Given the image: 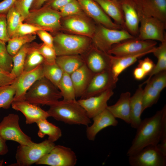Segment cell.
Listing matches in <instances>:
<instances>
[{
  "mask_svg": "<svg viewBox=\"0 0 166 166\" xmlns=\"http://www.w3.org/2000/svg\"><path fill=\"white\" fill-rule=\"evenodd\" d=\"M142 94L143 111L151 107L158 101L160 92L153 87L148 83L146 84Z\"/></svg>",
  "mask_w": 166,
  "mask_h": 166,
  "instance_id": "cell-37",
  "label": "cell"
},
{
  "mask_svg": "<svg viewBox=\"0 0 166 166\" xmlns=\"http://www.w3.org/2000/svg\"><path fill=\"white\" fill-rule=\"evenodd\" d=\"M33 0H17L14 7L25 19L29 14L30 8Z\"/></svg>",
  "mask_w": 166,
  "mask_h": 166,
  "instance_id": "cell-44",
  "label": "cell"
},
{
  "mask_svg": "<svg viewBox=\"0 0 166 166\" xmlns=\"http://www.w3.org/2000/svg\"><path fill=\"white\" fill-rule=\"evenodd\" d=\"M128 162L131 166H165L166 155L157 145H150L128 156Z\"/></svg>",
  "mask_w": 166,
  "mask_h": 166,
  "instance_id": "cell-11",
  "label": "cell"
},
{
  "mask_svg": "<svg viewBox=\"0 0 166 166\" xmlns=\"http://www.w3.org/2000/svg\"><path fill=\"white\" fill-rule=\"evenodd\" d=\"M42 66L44 77L57 88L64 73L62 70L56 63L49 64L44 62Z\"/></svg>",
  "mask_w": 166,
  "mask_h": 166,
  "instance_id": "cell-34",
  "label": "cell"
},
{
  "mask_svg": "<svg viewBox=\"0 0 166 166\" xmlns=\"http://www.w3.org/2000/svg\"><path fill=\"white\" fill-rule=\"evenodd\" d=\"M6 141L0 135V155H5L8 152Z\"/></svg>",
  "mask_w": 166,
  "mask_h": 166,
  "instance_id": "cell-52",
  "label": "cell"
},
{
  "mask_svg": "<svg viewBox=\"0 0 166 166\" xmlns=\"http://www.w3.org/2000/svg\"><path fill=\"white\" fill-rule=\"evenodd\" d=\"M157 43L155 41L141 40L135 37L113 45L107 53L116 56L135 55L152 49Z\"/></svg>",
  "mask_w": 166,
  "mask_h": 166,
  "instance_id": "cell-13",
  "label": "cell"
},
{
  "mask_svg": "<svg viewBox=\"0 0 166 166\" xmlns=\"http://www.w3.org/2000/svg\"><path fill=\"white\" fill-rule=\"evenodd\" d=\"M131 97L129 92L122 93L114 104L108 106L107 108L115 118L121 119L129 124L130 121Z\"/></svg>",
  "mask_w": 166,
  "mask_h": 166,
  "instance_id": "cell-24",
  "label": "cell"
},
{
  "mask_svg": "<svg viewBox=\"0 0 166 166\" xmlns=\"http://www.w3.org/2000/svg\"><path fill=\"white\" fill-rule=\"evenodd\" d=\"M135 37L125 30L110 29L97 24L91 39L94 46L107 53L113 45Z\"/></svg>",
  "mask_w": 166,
  "mask_h": 166,
  "instance_id": "cell-7",
  "label": "cell"
},
{
  "mask_svg": "<svg viewBox=\"0 0 166 166\" xmlns=\"http://www.w3.org/2000/svg\"><path fill=\"white\" fill-rule=\"evenodd\" d=\"M48 0H33L30 8V11L40 8Z\"/></svg>",
  "mask_w": 166,
  "mask_h": 166,
  "instance_id": "cell-53",
  "label": "cell"
},
{
  "mask_svg": "<svg viewBox=\"0 0 166 166\" xmlns=\"http://www.w3.org/2000/svg\"><path fill=\"white\" fill-rule=\"evenodd\" d=\"M123 12L126 30L136 37L139 33V13L141 8V0H117Z\"/></svg>",
  "mask_w": 166,
  "mask_h": 166,
  "instance_id": "cell-14",
  "label": "cell"
},
{
  "mask_svg": "<svg viewBox=\"0 0 166 166\" xmlns=\"http://www.w3.org/2000/svg\"><path fill=\"white\" fill-rule=\"evenodd\" d=\"M113 94V89H109L99 95L77 101L91 119L107 109L108 101Z\"/></svg>",
  "mask_w": 166,
  "mask_h": 166,
  "instance_id": "cell-19",
  "label": "cell"
},
{
  "mask_svg": "<svg viewBox=\"0 0 166 166\" xmlns=\"http://www.w3.org/2000/svg\"><path fill=\"white\" fill-rule=\"evenodd\" d=\"M57 88L63 97V100L69 101L76 100L75 89L69 74L64 73Z\"/></svg>",
  "mask_w": 166,
  "mask_h": 166,
  "instance_id": "cell-32",
  "label": "cell"
},
{
  "mask_svg": "<svg viewBox=\"0 0 166 166\" xmlns=\"http://www.w3.org/2000/svg\"><path fill=\"white\" fill-rule=\"evenodd\" d=\"M39 128L38 134L39 137L42 138L45 135L48 136V139L54 142L62 136L60 128L49 122L46 119L41 120L36 123Z\"/></svg>",
  "mask_w": 166,
  "mask_h": 166,
  "instance_id": "cell-30",
  "label": "cell"
},
{
  "mask_svg": "<svg viewBox=\"0 0 166 166\" xmlns=\"http://www.w3.org/2000/svg\"><path fill=\"white\" fill-rule=\"evenodd\" d=\"M44 77L42 64L33 70L23 71L12 84L15 90L14 101L24 100L28 90L37 80Z\"/></svg>",
  "mask_w": 166,
  "mask_h": 166,
  "instance_id": "cell-15",
  "label": "cell"
},
{
  "mask_svg": "<svg viewBox=\"0 0 166 166\" xmlns=\"http://www.w3.org/2000/svg\"><path fill=\"white\" fill-rule=\"evenodd\" d=\"M139 14L140 26L136 37L137 38L143 40L158 41L161 42L166 40V23L157 18L144 14L141 10Z\"/></svg>",
  "mask_w": 166,
  "mask_h": 166,
  "instance_id": "cell-8",
  "label": "cell"
},
{
  "mask_svg": "<svg viewBox=\"0 0 166 166\" xmlns=\"http://www.w3.org/2000/svg\"><path fill=\"white\" fill-rule=\"evenodd\" d=\"M36 49L43 57L44 62L52 64L56 63L57 55L53 47L43 43L36 44Z\"/></svg>",
  "mask_w": 166,
  "mask_h": 166,
  "instance_id": "cell-40",
  "label": "cell"
},
{
  "mask_svg": "<svg viewBox=\"0 0 166 166\" xmlns=\"http://www.w3.org/2000/svg\"><path fill=\"white\" fill-rule=\"evenodd\" d=\"M15 90L11 84L0 87V109H8L14 101Z\"/></svg>",
  "mask_w": 166,
  "mask_h": 166,
  "instance_id": "cell-38",
  "label": "cell"
},
{
  "mask_svg": "<svg viewBox=\"0 0 166 166\" xmlns=\"http://www.w3.org/2000/svg\"><path fill=\"white\" fill-rule=\"evenodd\" d=\"M6 18L8 32L11 38L19 25L24 22V19L16 10L14 6L6 14Z\"/></svg>",
  "mask_w": 166,
  "mask_h": 166,
  "instance_id": "cell-36",
  "label": "cell"
},
{
  "mask_svg": "<svg viewBox=\"0 0 166 166\" xmlns=\"http://www.w3.org/2000/svg\"><path fill=\"white\" fill-rule=\"evenodd\" d=\"M82 56L85 64L94 74L110 69V54L99 50L93 44Z\"/></svg>",
  "mask_w": 166,
  "mask_h": 166,
  "instance_id": "cell-18",
  "label": "cell"
},
{
  "mask_svg": "<svg viewBox=\"0 0 166 166\" xmlns=\"http://www.w3.org/2000/svg\"><path fill=\"white\" fill-rule=\"evenodd\" d=\"M35 34H29L10 38L6 46L9 53L12 57L14 56L23 45L34 40L36 38Z\"/></svg>",
  "mask_w": 166,
  "mask_h": 166,
  "instance_id": "cell-35",
  "label": "cell"
},
{
  "mask_svg": "<svg viewBox=\"0 0 166 166\" xmlns=\"http://www.w3.org/2000/svg\"><path fill=\"white\" fill-rule=\"evenodd\" d=\"M155 64L153 61L148 57H146L143 60L138 61L137 66L141 68L148 75L153 69Z\"/></svg>",
  "mask_w": 166,
  "mask_h": 166,
  "instance_id": "cell-47",
  "label": "cell"
},
{
  "mask_svg": "<svg viewBox=\"0 0 166 166\" xmlns=\"http://www.w3.org/2000/svg\"><path fill=\"white\" fill-rule=\"evenodd\" d=\"M73 0H48L43 5H46L54 10L59 9Z\"/></svg>",
  "mask_w": 166,
  "mask_h": 166,
  "instance_id": "cell-49",
  "label": "cell"
},
{
  "mask_svg": "<svg viewBox=\"0 0 166 166\" xmlns=\"http://www.w3.org/2000/svg\"><path fill=\"white\" fill-rule=\"evenodd\" d=\"M16 78L11 73L0 69V87L12 84Z\"/></svg>",
  "mask_w": 166,
  "mask_h": 166,
  "instance_id": "cell-46",
  "label": "cell"
},
{
  "mask_svg": "<svg viewBox=\"0 0 166 166\" xmlns=\"http://www.w3.org/2000/svg\"><path fill=\"white\" fill-rule=\"evenodd\" d=\"M84 13L97 24L107 28L123 29L120 25L113 22L94 0H77Z\"/></svg>",
  "mask_w": 166,
  "mask_h": 166,
  "instance_id": "cell-17",
  "label": "cell"
},
{
  "mask_svg": "<svg viewBox=\"0 0 166 166\" xmlns=\"http://www.w3.org/2000/svg\"><path fill=\"white\" fill-rule=\"evenodd\" d=\"M41 30L44 29L31 24L22 22L19 25L12 38L29 34H36L37 31Z\"/></svg>",
  "mask_w": 166,
  "mask_h": 166,
  "instance_id": "cell-43",
  "label": "cell"
},
{
  "mask_svg": "<svg viewBox=\"0 0 166 166\" xmlns=\"http://www.w3.org/2000/svg\"><path fill=\"white\" fill-rule=\"evenodd\" d=\"M62 18L84 12L77 0H73L58 10Z\"/></svg>",
  "mask_w": 166,
  "mask_h": 166,
  "instance_id": "cell-41",
  "label": "cell"
},
{
  "mask_svg": "<svg viewBox=\"0 0 166 166\" xmlns=\"http://www.w3.org/2000/svg\"><path fill=\"white\" fill-rule=\"evenodd\" d=\"M133 74L134 78L138 80H142L147 75L142 69L137 66L134 69Z\"/></svg>",
  "mask_w": 166,
  "mask_h": 166,
  "instance_id": "cell-51",
  "label": "cell"
},
{
  "mask_svg": "<svg viewBox=\"0 0 166 166\" xmlns=\"http://www.w3.org/2000/svg\"><path fill=\"white\" fill-rule=\"evenodd\" d=\"M94 0L108 16L114 20L115 23L121 26L123 29L126 30L123 12L117 0Z\"/></svg>",
  "mask_w": 166,
  "mask_h": 166,
  "instance_id": "cell-26",
  "label": "cell"
},
{
  "mask_svg": "<svg viewBox=\"0 0 166 166\" xmlns=\"http://www.w3.org/2000/svg\"><path fill=\"white\" fill-rule=\"evenodd\" d=\"M155 48L150 50L133 55L116 56L110 54V70L115 82H117L119 76L126 69L134 64L138 58L152 53Z\"/></svg>",
  "mask_w": 166,
  "mask_h": 166,
  "instance_id": "cell-22",
  "label": "cell"
},
{
  "mask_svg": "<svg viewBox=\"0 0 166 166\" xmlns=\"http://www.w3.org/2000/svg\"><path fill=\"white\" fill-rule=\"evenodd\" d=\"M11 105L13 109L21 112L24 115L27 124L36 123L50 117L47 111L25 100L13 101Z\"/></svg>",
  "mask_w": 166,
  "mask_h": 166,
  "instance_id": "cell-20",
  "label": "cell"
},
{
  "mask_svg": "<svg viewBox=\"0 0 166 166\" xmlns=\"http://www.w3.org/2000/svg\"><path fill=\"white\" fill-rule=\"evenodd\" d=\"M49 106L47 111L49 117L57 121L87 126L91 122L85 109L76 100L58 101Z\"/></svg>",
  "mask_w": 166,
  "mask_h": 166,
  "instance_id": "cell-2",
  "label": "cell"
},
{
  "mask_svg": "<svg viewBox=\"0 0 166 166\" xmlns=\"http://www.w3.org/2000/svg\"><path fill=\"white\" fill-rule=\"evenodd\" d=\"M44 77L37 80L26 92L25 100L37 105L50 106L62 97L59 90Z\"/></svg>",
  "mask_w": 166,
  "mask_h": 166,
  "instance_id": "cell-4",
  "label": "cell"
},
{
  "mask_svg": "<svg viewBox=\"0 0 166 166\" xmlns=\"http://www.w3.org/2000/svg\"><path fill=\"white\" fill-rule=\"evenodd\" d=\"M61 18L58 11L43 5L38 9L30 11L24 22L54 33L62 29Z\"/></svg>",
  "mask_w": 166,
  "mask_h": 166,
  "instance_id": "cell-6",
  "label": "cell"
},
{
  "mask_svg": "<svg viewBox=\"0 0 166 166\" xmlns=\"http://www.w3.org/2000/svg\"><path fill=\"white\" fill-rule=\"evenodd\" d=\"M17 0H3L0 2V14H6L14 5Z\"/></svg>",
  "mask_w": 166,
  "mask_h": 166,
  "instance_id": "cell-50",
  "label": "cell"
},
{
  "mask_svg": "<svg viewBox=\"0 0 166 166\" xmlns=\"http://www.w3.org/2000/svg\"><path fill=\"white\" fill-rule=\"evenodd\" d=\"M141 10L144 14L166 23V0H141Z\"/></svg>",
  "mask_w": 166,
  "mask_h": 166,
  "instance_id": "cell-25",
  "label": "cell"
},
{
  "mask_svg": "<svg viewBox=\"0 0 166 166\" xmlns=\"http://www.w3.org/2000/svg\"><path fill=\"white\" fill-rule=\"evenodd\" d=\"M143 89L139 87L130 100V124L133 128L136 129L140 124L143 111L142 94Z\"/></svg>",
  "mask_w": 166,
  "mask_h": 166,
  "instance_id": "cell-27",
  "label": "cell"
},
{
  "mask_svg": "<svg viewBox=\"0 0 166 166\" xmlns=\"http://www.w3.org/2000/svg\"><path fill=\"white\" fill-rule=\"evenodd\" d=\"M10 39L7 29L6 15L0 14V40L6 43Z\"/></svg>",
  "mask_w": 166,
  "mask_h": 166,
  "instance_id": "cell-45",
  "label": "cell"
},
{
  "mask_svg": "<svg viewBox=\"0 0 166 166\" xmlns=\"http://www.w3.org/2000/svg\"><path fill=\"white\" fill-rule=\"evenodd\" d=\"M62 29L74 34L91 38L95 32L96 25L84 12L62 18Z\"/></svg>",
  "mask_w": 166,
  "mask_h": 166,
  "instance_id": "cell-10",
  "label": "cell"
},
{
  "mask_svg": "<svg viewBox=\"0 0 166 166\" xmlns=\"http://www.w3.org/2000/svg\"><path fill=\"white\" fill-rule=\"evenodd\" d=\"M36 43H32L27 53L24 65L23 71L34 69L44 61L42 56L36 49Z\"/></svg>",
  "mask_w": 166,
  "mask_h": 166,
  "instance_id": "cell-31",
  "label": "cell"
},
{
  "mask_svg": "<svg viewBox=\"0 0 166 166\" xmlns=\"http://www.w3.org/2000/svg\"><path fill=\"white\" fill-rule=\"evenodd\" d=\"M93 123L87 126L86 134L87 139L91 141L95 140L97 134L103 129L110 126H115L118 121L106 109L93 118Z\"/></svg>",
  "mask_w": 166,
  "mask_h": 166,
  "instance_id": "cell-21",
  "label": "cell"
},
{
  "mask_svg": "<svg viewBox=\"0 0 166 166\" xmlns=\"http://www.w3.org/2000/svg\"><path fill=\"white\" fill-rule=\"evenodd\" d=\"M94 74L85 64L70 75L76 98L82 96Z\"/></svg>",
  "mask_w": 166,
  "mask_h": 166,
  "instance_id": "cell-23",
  "label": "cell"
},
{
  "mask_svg": "<svg viewBox=\"0 0 166 166\" xmlns=\"http://www.w3.org/2000/svg\"><path fill=\"white\" fill-rule=\"evenodd\" d=\"M13 65L12 57L8 53L6 43L0 40V69L11 73Z\"/></svg>",
  "mask_w": 166,
  "mask_h": 166,
  "instance_id": "cell-39",
  "label": "cell"
},
{
  "mask_svg": "<svg viewBox=\"0 0 166 166\" xmlns=\"http://www.w3.org/2000/svg\"><path fill=\"white\" fill-rule=\"evenodd\" d=\"M3 160H0V166H2L3 163Z\"/></svg>",
  "mask_w": 166,
  "mask_h": 166,
  "instance_id": "cell-54",
  "label": "cell"
},
{
  "mask_svg": "<svg viewBox=\"0 0 166 166\" xmlns=\"http://www.w3.org/2000/svg\"><path fill=\"white\" fill-rule=\"evenodd\" d=\"M147 83L161 93L166 87V70L154 75Z\"/></svg>",
  "mask_w": 166,
  "mask_h": 166,
  "instance_id": "cell-42",
  "label": "cell"
},
{
  "mask_svg": "<svg viewBox=\"0 0 166 166\" xmlns=\"http://www.w3.org/2000/svg\"><path fill=\"white\" fill-rule=\"evenodd\" d=\"M136 134L127 155L129 156L144 147L157 145L161 140L166 139V106L153 116L141 121L136 128Z\"/></svg>",
  "mask_w": 166,
  "mask_h": 166,
  "instance_id": "cell-1",
  "label": "cell"
},
{
  "mask_svg": "<svg viewBox=\"0 0 166 166\" xmlns=\"http://www.w3.org/2000/svg\"><path fill=\"white\" fill-rule=\"evenodd\" d=\"M19 119L18 115L14 113L5 117L0 123V135L6 141H14L20 145H30L34 142L21 129Z\"/></svg>",
  "mask_w": 166,
  "mask_h": 166,
  "instance_id": "cell-9",
  "label": "cell"
},
{
  "mask_svg": "<svg viewBox=\"0 0 166 166\" xmlns=\"http://www.w3.org/2000/svg\"><path fill=\"white\" fill-rule=\"evenodd\" d=\"M55 144L46 139L39 143L34 142L30 145H20L16 151V163L10 166H29L36 163L52 149Z\"/></svg>",
  "mask_w": 166,
  "mask_h": 166,
  "instance_id": "cell-5",
  "label": "cell"
},
{
  "mask_svg": "<svg viewBox=\"0 0 166 166\" xmlns=\"http://www.w3.org/2000/svg\"><path fill=\"white\" fill-rule=\"evenodd\" d=\"M36 34L43 43L51 47H53V37L44 30H41L37 31Z\"/></svg>",
  "mask_w": 166,
  "mask_h": 166,
  "instance_id": "cell-48",
  "label": "cell"
},
{
  "mask_svg": "<svg viewBox=\"0 0 166 166\" xmlns=\"http://www.w3.org/2000/svg\"><path fill=\"white\" fill-rule=\"evenodd\" d=\"M53 47L57 56L84 54L90 48L92 43L91 39L77 35L57 33L53 37Z\"/></svg>",
  "mask_w": 166,
  "mask_h": 166,
  "instance_id": "cell-3",
  "label": "cell"
},
{
  "mask_svg": "<svg viewBox=\"0 0 166 166\" xmlns=\"http://www.w3.org/2000/svg\"><path fill=\"white\" fill-rule=\"evenodd\" d=\"M75 153L70 148L61 145L53 148L35 164L51 166H74L77 162Z\"/></svg>",
  "mask_w": 166,
  "mask_h": 166,
  "instance_id": "cell-12",
  "label": "cell"
},
{
  "mask_svg": "<svg viewBox=\"0 0 166 166\" xmlns=\"http://www.w3.org/2000/svg\"><path fill=\"white\" fill-rule=\"evenodd\" d=\"M56 63L64 73L69 75L85 64L83 57L79 55L57 56Z\"/></svg>",
  "mask_w": 166,
  "mask_h": 166,
  "instance_id": "cell-28",
  "label": "cell"
},
{
  "mask_svg": "<svg viewBox=\"0 0 166 166\" xmlns=\"http://www.w3.org/2000/svg\"><path fill=\"white\" fill-rule=\"evenodd\" d=\"M116 83L110 69L95 74L80 99L96 96L109 89H113Z\"/></svg>",
  "mask_w": 166,
  "mask_h": 166,
  "instance_id": "cell-16",
  "label": "cell"
},
{
  "mask_svg": "<svg viewBox=\"0 0 166 166\" xmlns=\"http://www.w3.org/2000/svg\"><path fill=\"white\" fill-rule=\"evenodd\" d=\"M30 45V43L25 44L12 57L13 65L11 73L14 74L16 77L23 72L26 57Z\"/></svg>",
  "mask_w": 166,
  "mask_h": 166,
  "instance_id": "cell-33",
  "label": "cell"
},
{
  "mask_svg": "<svg viewBox=\"0 0 166 166\" xmlns=\"http://www.w3.org/2000/svg\"><path fill=\"white\" fill-rule=\"evenodd\" d=\"M153 54L157 59V61L151 71L148 75V78L139 86H142L146 84L154 75L161 71L166 70V40L161 42L157 47H155Z\"/></svg>",
  "mask_w": 166,
  "mask_h": 166,
  "instance_id": "cell-29",
  "label": "cell"
}]
</instances>
